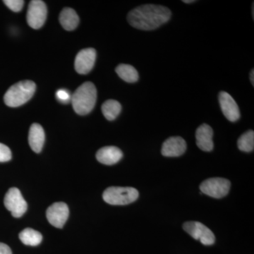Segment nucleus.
<instances>
[{"mask_svg":"<svg viewBox=\"0 0 254 254\" xmlns=\"http://www.w3.org/2000/svg\"><path fill=\"white\" fill-rule=\"evenodd\" d=\"M97 100V89L92 82L87 81L78 87L71 96L73 110L78 115H86L94 108Z\"/></svg>","mask_w":254,"mask_h":254,"instance_id":"obj_2","label":"nucleus"},{"mask_svg":"<svg viewBox=\"0 0 254 254\" xmlns=\"http://www.w3.org/2000/svg\"><path fill=\"white\" fill-rule=\"evenodd\" d=\"M96 60V51L93 48L81 50L76 55L74 67L80 74H87L94 66Z\"/></svg>","mask_w":254,"mask_h":254,"instance_id":"obj_10","label":"nucleus"},{"mask_svg":"<svg viewBox=\"0 0 254 254\" xmlns=\"http://www.w3.org/2000/svg\"><path fill=\"white\" fill-rule=\"evenodd\" d=\"M187 143L180 136L170 137L164 142L161 153L165 157H179L185 153Z\"/></svg>","mask_w":254,"mask_h":254,"instance_id":"obj_12","label":"nucleus"},{"mask_svg":"<svg viewBox=\"0 0 254 254\" xmlns=\"http://www.w3.org/2000/svg\"><path fill=\"white\" fill-rule=\"evenodd\" d=\"M5 208L11 212L14 218H21L27 210L28 205L21 191L17 188L9 189L4 196Z\"/></svg>","mask_w":254,"mask_h":254,"instance_id":"obj_6","label":"nucleus"},{"mask_svg":"<svg viewBox=\"0 0 254 254\" xmlns=\"http://www.w3.org/2000/svg\"><path fill=\"white\" fill-rule=\"evenodd\" d=\"M194 0H184L183 2L186 3V4H190V3L195 2Z\"/></svg>","mask_w":254,"mask_h":254,"instance_id":"obj_26","label":"nucleus"},{"mask_svg":"<svg viewBox=\"0 0 254 254\" xmlns=\"http://www.w3.org/2000/svg\"><path fill=\"white\" fill-rule=\"evenodd\" d=\"M36 85L32 81H22L10 87L4 97L5 104L11 108H16L27 103L34 95Z\"/></svg>","mask_w":254,"mask_h":254,"instance_id":"obj_3","label":"nucleus"},{"mask_svg":"<svg viewBox=\"0 0 254 254\" xmlns=\"http://www.w3.org/2000/svg\"><path fill=\"white\" fill-rule=\"evenodd\" d=\"M254 70L252 69L250 73V81L252 84L254 86Z\"/></svg>","mask_w":254,"mask_h":254,"instance_id":"obj_25","label":"nucleus"},{"mask_svg":"<svg viewBox=\"0 0 254 254\" xmlns=\"http://www.w3.org/2000/svg\"><path fill=\"white\" fill-rule=\"evenodd\" d=\"M239 149L242 151L250 152L253 151L254 148V132L253 130L245 132V133L240 137L237 141Z\"/></svg>","mask_w":254,"mask_h":254,"instance_id":"obj_20","label":"nucleus"},{"mask_svg":"<svg viewBox=\"0 0 254 254\" xmlns=\"http://www.w3.org/2000/svg\"><path fill=\"white\" fill-rule=\"evenodd\" d=\"M4 3L11 11L18 12L22 9L24 1L22 0H4Z\"/></svg>","mask_w":254,"mask_h":254,"instance_id":"obj_21","label":"nucleus"},{"mask_svg":"<svg viewBox=\"0 0 254 254\" xmlns=\"http://www.w3.org/2000/svg\"><path fill=\"white\" fill-rule=\"evenodd\" d=\"M46 3L41 0H33L28 5L27 22L33 29H39L44 25L47 18Z\"/></svg>","mask_w":254,"mask_h":254,"instance_id":"obj_8","label":"nucleus"},{"mask_svg":"<svg viewBox=\"0 0 254 254\" xmlns=\"http://www.w3.org/2000/svg\"><path fill=\"white\" fill-rule=\"evenodd\" d=\"M122 105L115 100H108L102 105V113L109 121H113L121 113Z\"/></svg>","mask_w":254,"mask_h":254,"instance_id":"obj_18","label":"nucleus"},{"mask_svg":"<svg viewBox=\"0 0 254 254\" xmlns=\"http://www.w3.org/2000/svg\"><path fill=\"white\" fill-rule=\"evenodd\" d=\"M45 131L43 127L39 124L34 123L31 125L28 134V143L30 147L35 153H41L44 145Z\"/></svg>","mask_w":254,"mask_h":254,"instance_id":"obj_15","label":"nucleus"},{"mask_svg":"<svg viewBox=\"0 0 254 254\" xmlns=\"http://www.w3.org/2000/svg\"><path fill=\"white\" fill-rule=\"evenodd\" d=\"M213 128L207 124H203L198 127L195 131L197 146L200 150L210 152L213 150Z\"/></svg>","mask_w":254,"mask_h":254,"instance_id":"obj_13","label":"nucleus"},{"mask_svg":"<svg viewBox=\"0 0 254 254\" xmlns=\"http://www.w3.org/2000/svg\"><path fill=\"white\" fill-rule=\"evenodd\" d=\"M183 229L195 240L200 241L202 245H213L215 242L213 232L199 222L190 221L184 223Z\"/></svg>","mask_w":254,"mask_h":254,"instance_id":"obj_7","label":"nucleus"},{"mask_svg":"<svg viewBox=\"0 0 254 254\" xmlns=\"http://www.w3.org/2000/svg\"><path fill=\"white\" fill-rule=\"evenodd\" d=\"M138 195V190L133 187H111L103 192V198L110 205H124L133 203Z\"/></svg>","mask_w":254,"mask_h":254,"instance_id":"obj_4","label":"nucleus"},{"mask_svg":"<svg viewBox=\"0 0 254 254\" xmlns=\"http://www.w3.org/2000/svg\"><path fill=\"white\" fill-rule=\"evenodd\" d=\"M19 239L25 245L36 247L41 243L43 236L33 229L26 228L19 234Z\"/></svg>","mask_w":254,"mask_h":254,"instance_id":"obj_19","label":"nucleus"},{"mask_svg":"<svg viewBox=\"0 0 254 254\" xmlns=\"http://www.w3.org/2000/svg\"><path fill=\"white\" fill-rule=\"evenodd\" d=\"M11 159V152L9 147L0 143V163L9 161Z\"/></svg>","mask_w":254,"mask_h":254,"instance_id":"obj_22","label":"nucleus"},{"mask_svg":"<svg viewBox=\"0 0 254 254\" xmlns=\"http://www.w3.org/2000/svg\"><path fill=\"white\" fill-rule=\"evenodd\" d=\"M69 215L67 205L63 202H57L50 205L46 211V217L53 226L63 228Z\"/></svg>","mask_w":254,"mask_h":254,"instance_id":"obj_9","label":"nucleus"},{"mask_svg":"<svg viewBox=\"0 0 254 254\" xmlns=\"http://www.w3.org/2000/svg\"><path fill=\"white\" fill-rule=\"evenodd\" d=\"M219 103L222 113L229 121L235 123L240 120V108L236 101L228 93L221 91L219 93Z\"/></svg>","mask_w":254,"mask_h":254,"instance_id":"obj_11","label":"nucleus"},{"mask_svg":"<svg viewBox=\"0 0 254 254\" xmlns=\"http://www.w3.org/2000/svg\"><path fill=\"white\" fill-rule=\"evenodd\" d=\"M171 16V11L166 6L148 4L132 9L127 16V21L132 27L152 31L168 22Z\"/></svg>","mask_w":254,"mask_h":254,"instance_id":"obj_1","label":"nucleus"},{"mask_svg":"<svg viewBox=\"0 0 254 254\" xmlns=\"http://www.w3.org/2000/svg\"><path fill=\"white\" fill-rule=\"evenodd\" d=\"M0 254H12L9 246L0 242Z\"/></svg>","mask_w":254,"mask_h":254,"instance_id":"obj_24","label":"nucleus"},{"mask_svg":"<svg viewBox=\"0 0 254 254\" xmlns=\"http://www.w3.org/2000/svg\"><path fill=\"white\" fill-rule=\"evenodd\" d=\"M60 22L66 31H73L79 23V17L75 10L71 8H64L60 14Z\"/></svg>","mask_w":254,"mask_h":254,"instance_id":"obj_16","label":"nucleus"},{"mask_svg":"<svg viewBox=\"0 0 254 254\" xmlns=\"http://www.w3.org/2000/svg\"><path fill=\"white\" fill-rule=\"evenodd\" d=\"M123 157L122 150L115 146L103 147L98 150L96 153L98 161L106 165H113L118 163Z\"/></svg>","mask_w":254,"mask_h":254,"instance_id":"obj_14","label":"nucleus"},{"mask_svg":"<svg viewBox=\"0 0 254 254\" xmlns=\"http://www.w3.org/2000/svg\"><path fill=\"white\" fill-rule=\"evenodd\" d=\"M115 71L118 76L127 83H135L139 78L138 71L136 68L130 64H121L117 66Z\"/></svg>","mask_w":254,"mask_h":254,"instance_id":"obj_17","label":"nucleus"},{"mask_svg":"<svg viewBox=\"0 0 254 254\" xmlns=\"http://www.w3.org/2000/svg\"><path fill=\"white\" fill-rule=\"evenodd\" d=\"M231 182L227 179L214 177L202 182L200 190L202 193L212 198H221L228 194Z\"/></svg>","mask_w":254,"mask_h":254,"instance_id":"obj_5","label":"nucleus"},{"mask_svg":"<svg viewBox=\"0 0 254 254\" xmlns=\"http://www.w3.org/2000/svg\"><path fill=\"white\" fill-rule=\"evenodd\" d=\"M57 99L59 100L60 103H63V104H68L70 101H71V96L70 95L69 92L66 89L58 90L56 93Z\"/></svg>","mask_w":254,"mask_h":254,"instance_id":"obj_23","label":"nucleus"}]
</instances>
